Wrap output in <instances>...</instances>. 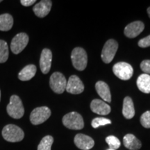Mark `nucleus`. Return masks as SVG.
I'll return each instance as SVG.
<instances>
[{"label":"nucleus","instance_id":"1","mask_svg":"<svg viewBox=\"0 0 150 150\" xmlns=\"http://www.w3.org/2000/svg\"><path fill=\"white\" fill-rule=\"evenodd\" d=\"M1 134L3 138L10 142H20L24 138V133L22 129L15 125H6Z\"/></svg>","mask_w":150,"mask_h":150},{"label":"nucleus","instance_id":"2","mask_svg":"<svg viewBox=\"0 0 150 150\" xmlns=\"http://www.w3.org/2000/svg\"><path fill=\"white\" fill-rule=\"evenodd\" d=\"M6 110L8 115L14 119H20L24 114V108L21 99L18 95H12L10 102L7 105Z\"/></svg>","mask_w":150,"mask_h":150},{"label":"nucleus","instance_id":"3","mask_svg":"<svg viewBox=\"0 0 150 150\" xmlns=\"http://www.w3.org/2000/svg\"><path fill=\"white\" fill-rule=\"evenodd\" d=\"M62 122L65 127L70 129L80 130L84 127L83 117L76 112H70L67 113L63 116Z\"/></svg>","mask_w":150,"mask_h":150},{"label":"nucleus","instance_id":"4","mask_svg":"<svg viewBox=\"0 0 150 150\" xmlns=\"http://www.w3.org/2000/svg\"><path fill=\"white\" fill-rule=\"evenodd\" d=\"M71 60H72L73 66L77 70L83 71L87 66V54L83 48H74L71 54Z\"/></svg>","mask_w":150,"mask_h":150},{"label":"nucleus","instance_id":"5","mask_svg":"<svg viewBox=\"0 0 150 150\" xmlns=\"http://www.w3.org/2000/svg\"><path fill=\"white\" fill-rule=\"evenodd\" d=\"M50 86L54 93L62 94L64 93L66 89L67 80L62 73L56 72L50 76Z\"/></svg>","mask_w":150,"mask_h":150},{"label":"nucleus","instance_id":"6","mask_svg":"<svg viewBox=\"0 0 150 150\" xmlns=\"http://www.w3.org/2000/svg\"><path fill=\"white\" fill-rule=\"evenodd\" d=\"M118 49V43L113 39H110L104 44L101 54V58L104 63H110L115 57Z\"/></svg>","mask_w":150,"mask_h":150},{"label":"nucleus","instance_id":"7","mask_svg":"<svg viewBox=\"0 0 150 150\" xmlns=\"http://www.w3.org/2000/svg\"><path fill=\"white\" fill-rule=\"evenodd\" d=\"M112 72L120 79L127 81L131 78L134 73V69L129 63L125 62H120L112 67Z\"/></svg>","mask_w":150,"mask_h":150},{"label":"nucleus","instance_id":"8","mask_svg":"<svg viewBox=\"0 0 150 150\" xmlns=\"http://www.w3.org/2000/svg\"><path fill=\"white\" fill-rule=\"evenodd\" d=\"M51 115V110L47 106L35 108L30 115V121L33 125H38L45 122Z\"/></svg>","mask_w":150,"mask_h":150},{"label":"nucleus","instance_id":"9","mask_svg":"<svg viewBox=\"0 0 150 150\" xmlns=\"http://www.w3.org/2000/svg\"><path fill=\"white\" fill-rule=\"evenodd\" d=\"M29 36L25 33H18L11 42V51L15 54H18L22 52L27 47L29 42Z\"/></svg>","mask_w":150,"mask_h":150},{"label":"nucleus","instance_id":"10","mask_svg":"<svg viewBox=\"0 0 150 150\" xmlns=\"http://www.w3.org/2000/svg\"><path fill=\"white\" fill-rule=\"evenodd\" d=\"M84 90V85L79 77L76 75H72L67 81L66 91L67 93L77 95L81 93Z\"/></svg>","mask_w":150,"mask_h":150},{"label":"nucleus","instance_id":"11","mask_svg":"<svg viewBox=\"0 0 150 150\" xmlns=\"http://www.w3.org/2000/svg\"><path fill=\"white\" fill-rule=\"evenodd\" d=\"M145 29V24L141 21H135L129 24L124 30V33L127 38H134L140 35Z\"/></svg>","mask_w":150,"mask_h":150},{"label":"nucleus","instance_id":"12","mask_svg":"<svg viewBox=\"0 0 150 150\" xmlns=\"http://www.w3.org/2000/svg\"><path fill=\"white\" fill-rule=\"evenodd\" d=\"M74 142L75 145L79 149L82 150H89L93 147L95 145V142L93 138L88 136L78 134L74 137Z\"/></svg>","mask_w":150,"mask_h":150},{"label":"nucleus","instance_id":"13","mask_svg":"<svg viewBox=\"0 0 150 150\" xmlns=\"http://www.w3.org/2000/svg\"><path fill=\"white\" fill-rule=\"evenodd\" d=\"M52 53L49 49H44L42 51L40 59V67L43 74L50 72L52 65Z\"/></svg>","mask_w":150,"mask_h":150},{"label":"nucleus","instance_id":"14","mask_svg":"<svg viewBox=\"0 0 150 150\" xmlns=\"http://www.w3.org/2000/svg\"><path fill=\"white\" fill-rule=\"evenodd\" d=\"M52 6V2L50 0H42L33 6V11L37 17L45 18L51 11Z\"/></svg>","mask_w":150,"mask_h":150},{"label":"nucleus","instance_id":"15","mask_svg":"<svg viewBox=\"0 0 150 150\" xmlns=\"http://www.w3.org/2000/svg\"><path fill=\"white\" fill-rule=\"evenodd\" d=\"M91 109L92 111L98 115H106L110 113V107L108 104L101 99H95L92 101L91 104Z\"/></svg>","mask_w":150,"mask_h":150},{"label":"nucleus","instance_id":"16","mask_svg":"<svg viewBox=\"0 0 150 150\" xmlns=\"http://www.w3.org/2000/svg\"><path fill=\"white\" fill-rule=\"evenodd\" d=\"M95 89L103 100L108 103L111 102V95H110L109 86L107 83L102 81H99L95 84Z\"/></svg>","mask_w":150,"mask_h":150},{"label":"nucleus","instance_id":"17","mask_svg":"<svg viewBox=\"0 0 150 150\" xmlns=\"http://www.w3.org/2000/svg\"><path fill=\"white\" fill-rule=\"evenodd\" d=\"M124 145L130 150H138L142 147L141 142L133 134H127L123 138Z\"/></svg>","mask_w":150,"mask_h":150},{"label":"nucleus","instance_id":"18","mask_svg":"<svg viewBox=\"0 0 150 150\" xmlns=\"http://www.w3.org/2000/svg\"><path fill=\"white\" fill-rule=\"evenodd\" d=\"M122 115L126 119H131L135 115V108L132 99L126 97L123 101Z\"/></svg>","mask_w":150,"mask_h":150},{"label":"nucleus","instance_id":"19","mask_svg":"<svg viewBox=\"0 0 150 150\" xmlns=\"http://www.w3.org/2000/svg\"><path fill=\"white\" fill-rule=\"evenodd\" d=\"M36 66L34 65H28L24 67L22 70L19 72L18 78L22 81H29L35 76L36 73Z\"/></svg>","mask_w":150,"mask_h":150},{"label":"nucleus","instance_id":"20","mask_svg":"<svg viewBox=\"0 0 150 150\" xmlns=\"http://www.w3.org/2000/svg\"><path fill=\"white\" fill-rule=\"evenodd\" d=\"M137 86L144 93H150V75L140 74L137 79Z\"/></svg>","mask_w":150,"mask_h":150},{"label":"nucleus","instance_id":"21","mask_svg":"<svg viewBox=\"0 0 150 150\" xmlns=\"http://www.w3.org/2000/svg\"><path fill=\"white\" fill-rule=\"evenodd\" d=\"M13 18L11 15L5 13L0 15V31H8L12 29Z\"/></svg>","mask_w":150,"mask_h":150},{"label":"nucleus","instance_id":"22","mask_svg":"<svg viewBox=\"0 0 150 150\" xmlns=\"http://www.w3.org/2000/svg\"><path fill=\"white\" fill-rule=\"evenodd\" d=\"M53 142V137L51 136H45L38 146V150H51Z\"/></svg>","mask_w":150,"mask_h":150},{"label":"nucleus","instance_id":"23","mask_svg":"<svg viewBox=\"0 0 150 150\" xmlns=\"http://www.w3.org/2000/svg\"><path fill=\"white\" fill-rule=\"evenodd\" d=\"M8 47L6 42L0 40V63H4L8 59Z\"/></svg>","mask_w":150,"mask_h":150},{"label":"nucleus","instance_id":"24","mask_svg":"<svg viewBox=\"0 0 150 150\" xmlns=\"http://www.w3.org/2000/svg\"><path fill=\"white\" fill-rule=\"evenodd\" d=\"M106 142L109 146L110 149H117L120 147V141L115 136H109L106 138Z\"/></svg>","mask_w":150,"mask_h":150},{"label":"nucleus","instance_id":"25","mask_svg":"<svg viewBox=\"0 0 150 150\" xmlns=\"http://www.w3.org/2000/svg\"><path fill=\"white\" fill-rule=\"evenodd\" d=\"M110 124H111V121L109 119H106L104 117H96L93 120L91 125L93 128L96 129L100 126H104V125H110Z\"/></svg>","mask_w":150,"mask_h":150},{"label":"nucleus","instance_id":"26","mask_svg":"<svg viewBox=\"0 0 150 150\" xmlns=\"http://www.w3.org/2000/svg\"><path fill=\"white\" fill-rule=\"evenodd\" d=\"M140 123L145 128H150V110L146 111L140 117Z\"/></svg>","mask_w":150,"mask_h":150},{"label":"nucleus","instance_id":"27","mask_svg":"<svg viewBox=\"0 0 150 150\" xmlns=\"http://www.w3.org/2000/svg\"><path fill=\"white\" fill-rule=\"evenodd\" d=\"M140 68L145 74H150V60H145L140 63Z\"/></svg>","mask_w":150,"mask_h":150},{"label":"nucleus","instance_id":"28","mask_svg":"<svg viewBox=\"0 0 150 150\" xmlns=\"http://www.w3.org/2000/svg\"><path fill=\"white\" fill-rule=\"evenodd\" d=\"M138 46L142 48H146L150 47V35L141 39L138 42Z\"/></svg>","mask_w":150,"mask_h":150},{"label":"nucleus","instance_id":"29","mask_svg":"<svg viewBox=\"0 0 150 150\" xmlns=\"http://www.w3.org/2000/svg\"><path fill=\"white\" fill-rule=\"evenodd\" d=\"M36 2L35 0H21L20 3L24 6H30L33 5V4Z\"/></svg>","mask_w":150,"mask_h":150},{"label":"nucleus","instance_id":"30","mask_svg":"<svg viewBox=\"0 0 150 150\" xmlns=\"http://www.w3.org/2000/svg\"><path fill=\"white\" fill-rule=\"evenodd\" d=\"M147 13H148V16H149V17L150 18V7H149V8H147Z\"/></svg>","mask_w":150,"mask_h":150},{"label":"nucleus","instance_id":"31","mask_svg":"<svg viewBox=\"0 0 150 150\" xmlns=\"http://www.w3.org/2000/svg\"><path fill=\"white\" fill-rule=\"evenodd\" d=\"M0 101H1V91H0Z\"/></svg>","mask_w":150,"mask_h":150},{"label":"nucleus","instance_id":"32","mask_svg":"<svg viewBox=\"0 0 150 150\" xmlns=\"http://www.w3.org/2000/svg\"><path fill=\"white\" fill-rule=\"evenodd\" d=\"M1 1H1V0H0V3H1Z\"/></svg>","mask_w":150,"mask_h":150},{"label":"nucleus","instance_id":"33","mask_svg":"<svg viewBox=\"0 0 150 150\" xmlns=\"http://www.w3.org/2000/svg\"><path fill=\"white\" fill-rule=\"evenodd\" d=\"M108 150H113V149H108Z\"/></svg>","mask_w":150,"mask_h":150}]
</instances>
